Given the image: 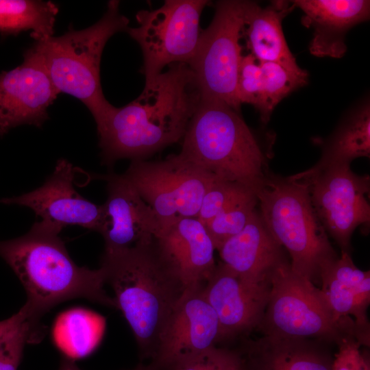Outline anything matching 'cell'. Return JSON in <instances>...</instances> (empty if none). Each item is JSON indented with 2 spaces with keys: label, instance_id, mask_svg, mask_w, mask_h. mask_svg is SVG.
Returning a JSON list of instances; mask_svg holds the SVG:
<instances>
[{
  "label": "cell",
  "instance_id": "6da1fadb",
  "mask_svg": "<svg viewBox=\"0 0 370 370\" xmlns=\"http://www.w3.org/2000/svg\"><path fill=\"white\" fill-rule=\"evenodd\" d=\"M201 99L188 64L176 63L146 83L140 95L112 106L96 123L102 162L145 160L181 140Z\"/></svg>",
  "mask_w": 370,
  "mask_h": 370
},
{
  "label": "cell",
  "instance_id": "7a4b0ae2",
  "mask_svg": "<svg viewBox=\"0 0 370 370\" xmlns=\"http://www.w3.org/2000/svg\"><path fill=\"white\" fill-rule=\"evenodd\" d=\"M62 229L42 221L34 223L18 238L0 241V257L23 286L29 321L37 328L42 315L68 299L82 297L105 306L116 308L114 297L104 290L103 267H79L59 237Z\"/></svg>",
  "mask_w": 370,
  "mask_h": 370
},
{
  "label": "cell",
  "instance_id": "3957f363",
  "mask_svg": "<svg viewBox=\"0 0 370 370\" xmlns=\"http://www.w3.org/2000/svg\"><path fill=\"white\" fill-rule=\"evenodd\" d=\"M106 282L144 356L153 358L160 335L184 289L150 243L103 255Z\"/></svg>",
  "mask_w": 370,
  "mask_h": 370
},
{
  "label": "cell",
  "instance_id": "277c9868",
  "mask_svg": "<svg viewBox=\"0 0 370 370\" xmlns=\"http://www.w3.org/2000/svg\"><path fill=\"white\" fill-rule=\"evenodd\" d=\"M182 140L179 154L216 178L255 192L269 173L260 145L240 112L219 101L200 99Z\"/></svg>",
  "mask_w": 370,
  "mask_h": 370
},
{
  "label": "cell",
  "instance_id": "5b68a950",
  "mask_svg": "<svg viewBox=\"0 0 370 370\" xmlns=\"http://www.w3.org/2000/svg\"><path fill=\"white\" fill-rule=\"evenodd\" d=\"M259 213L275 240L291 257L297 275L320 282V273L338 256L311 203L307 185L293 175L268 173L255 191Z\"/></svg>",
  "mask_w": 370,
  "mask_h": 370
},
{
  "label": "cell",
  "instance_id": "8992f818",
  "mask_svg": "<svg viewBox=\"0 0 370 370\" xmlns=\"http://www.w3.org/2000/svg\"><path fill=\"white\" fill-rule=\"evenodd\" d=\"M119 1H109L103 16L92 25L69 30L59 36L35 40L51 79L60 93L79 100L97 122L112 107L101 84L100 65L104 47L118 32L126 31L129 19L119 10Z\"/></svg>",
  "mask_w": 370,
  "mask_h": 370
},
{
  "label": "cell",
  "instance_id": "52a82bcc",
  "mask_svg": "<svg viewBox=\"0 0 370 370\" xmlns=\"http://www.w3.org/2000/svg\"><path fill=\"white\" fill-rule=\"evenodd\" d=\"M258 328L263 335L318 338L338 345L356 338L354 330L336 321L319 288L297 275L288 260L271 277L268 303Z\"/></svg>",
  "mask_w": 370,
  "mask_h": 370
},
{
  "label": "cell",
  "instance_id": "ba28073f",
  "mask_svg": "<svg viewBox=\"0 0 370 370\" xmlns=\"http://www.w3.org/2000/svg\"><path fill=\"white\" fill-rule=\"evenodd\" d=\"M247 5V1H218L213 18L201 29L195 51L187 64L201 99L219 101L238 112L241 104L236 86Z\"/></svg>",
  "mask_w": 370,
  "mask_h": 370
},
{
  "label": "cell",
  "instance_id": "9c48e42d",
  "mask_svg": "<svg viewBox=\"0 0 370 370\" xmlns=\"http://www.w3.org/2000/svg\"><path fill=\"white\" fill-rule=\"evenodd\" d=\"M209 3L207 0H166L158 8L136 13L138 26L128 27L126 32L141 49L145 84L167 66L190 62L201 32L200 17Z\"/></svg>",
  "mask_w": 370,
  "mask_h": 370
},
{
  "label": "cell",
  "instance_id": "30bf717a",
  "mask_svg": "<svg viewBox=\"0 0 370 370\" xmlns=\"http://www.w3.org/2000/svg\"><path fill=\"white\" fill-rule=\"evenodd\" d=\"M123 174L153 210L161 229L180 219L197 218L217 179L179 153L162 160H132Z\"/></svg>",
  "mask_w": 370,
  "mask_h": 370
},
{
  "label": "cell",
  "instance_id": "8fae6325",
  "mask_svg": "<svg viewBox=\"0 0 370 370\" xmlns=\"http://www.w3.org/2000/svg\"><path fill=\"white\" fill-rule=\"evenodd\" d=\"M293 176L307 185L313 208L327 234L341 251L350 254L354 231L370 221L366 196L369 193V176L356 174L350 164L317 171L308 169Z\"/></svg>",
  "mask_w": 370,
  "mask_h": 370
},
{
  "label": "cell",
  "instance_id": "7c38bea8",
  "mask_svg": "<svg viewBox=\"0 0 370 370\" xmlns=\"http://www.w3.org/2000/svg\"><path fill=\"white\" fill-rule=\"evenodd\" d=\"M59 94L34 42L21 64L0 73V136L22 125L40 128Z\"/></svg>",
  "mask_w": 370,
  "mask_h": 370
},
{
  "label": "cell",
  "instance_id": "4fadbf2b",
  "mask_svg": "<svg viewBox=\"0 0 370 370\" xmlns=\"http://www.w3.org/2000/svg\"><path fill=\"white\" fill-rule=\"evenodd\" d=\"M202 286L184 291L167 320L153 356V363L158 369L168 368L223 341L218 317Z\"/></svg>",
  "mask_w": 370,
  "mask_h": 370
},
{
  "label": "cell",
  "instance_id": "5bb4252c",
  "mask_svg": "<svg viewBox=\"0 0 370 370\" xmlns=\"http://www.w3.org/2000/svg\"><path fill=\"white\" fill-rule=\"evenodd\" d=\"M103 179L107 182V199L102 205L99 231L104 240L103 255L151 243L161 226L151 207L124 174L111 173Z\"/></svg>",
  "mask_w": 370,
  "mask_h": 370
},
{
  "label": "cell",
  "instance_id": "9a60e30c",
  "mask_svg": "<svg viewBox=\"0 0 370 370\" xmlns=\"http://www.w3.org/2000/svg\"><path fill=\"white\" fill-rule=\"evenodd\" d=\"M75 171L71 162L58 160L53 173L39 188L29 193L5 197L1 202L32 209L41 218L62 230L79 225L99 232L102 205L98 206L79 194L73 187Z\"/></svg>",
  "mask_w": 370,
  "mask_h": 370
},
{
  "label": "cell",
  "instance_id": "2e32d148",
  "mask_svg": "<svg viewBox=\"0 0 370 370\" xmlns=\"http://www.w3.org/2000/svg\"><path fill=\"white\" fill-rule=\"evenodd\" d=\"M153 245L184 291L202 286L216 268L215 247L197 218L180 219L161 229Z\"/></svg>",
  "mask_w": 370,
  "mask_h": 370
},
{
  "label": "cell",
  "instance_id": "e0dca14e",
  "mask_svg": "<svg viewBox=\"0 0 370 370\" xmlns=\"http://www.w3.org/2000/svg\"><path fill=\"white\" fill-rule=\"evenodd\" d=\"M270 288L242 280L222 262L216 266L202 291L218 317L223 341L258 328Z\"/></svg>",
  "mask_w": 370,
  "mask_h": 370
},
{
  "label": "cell",
  "instance_id": "ac0fdd59",
  "mask_svg": "<svg viewBox=\"0 0 370 370\" xmlns=\"http://www.w3.org/2000/svg\"><path fill=\"white\" fill-rule=\"evenodd\" d=\"M322 296L334 320L351 328L360 345L369 346L367 310L370 301V273L358 269L350 254L325 266L320 273Z\"/></svg>",
  "mask_w": 370,
  "mask_h": 370
},
{
  "label": "cell",
  "instance_id": "d6986e66",
  "mask_svg": "<svg viewBox=\"0 0 370 370\" xmlns=\"http://www.w3.org/2000/svg\"><path fill=\"white\" fill-rule=\"evenodd\" d=\"M218 251L222 263L242 280L255 284H271L274 271L288 261L283 247L270 234L257 209L243 230Z\"/></svg>",
  "mask_w": 370,
  "mask_h": 370
},
{
  "label": "cell",
  "instance_id": "ffe728a7",
  "mask_svg": "<svg viewBox=\"0 0 370 370\" xmlns=\"http://www.w3.org/2000/svg\"><path fill=\"white\" fill-rule=\"evenodd\" d=\"M291 2L303 11V24L314 29L309 49L311 54L317 57H343L346 52L347 32L369 17L370 2L367 0H295Z\"/></svg>",
  "mask_w": 370,
  "mask_h": 370
},
{
  "label": "cell",
  "instance_id": "44dd1931",
  "mask_svg": "<svg viewBox=\"0 0 370 370\" xmlns=\"http://www.w3.org/2000/svg\"><path fill=\"white\" fill-rule=\"evenodd\" d=\"M293 8L292 2L291 5L284 1H273L265 8L247 1L243 37L249 53L259 62H275L289 71L301 75L308 72L297 65L282 27L283 18Z\"/></svg>",
  "mask_w": 370,
  "mask_h": 370
},
{
  "label": "cell",
  "instance_id": "7402d4cb",
  "mask_svg": "<svg viewBox=\"0 0 370 370\" xmlns=\"http://www.w3.org/2000/svg\"><path fill=\"white\" fill-rule=\"evenodd\" d=\"M241 357L246 370H332L330 355L306 338L263 335Z\"/></svg>",
  "mask_w": 370,
  "mask_h": 370
},
{
  "label": "cell",
  "instance_id": "603a6c76",
  "mask_svg": "<svg viewBox=\"0 0 370 370\" xmlns=\"http://www.w3.org/2000/svg\"><path fill=\"white\" fill-rule=\"evenodd\" d=\"M370 156V109L366 104L347 116L323 146L319 162L310 171H317L350 164L360 157Z\"/></svg>",
  "mask_w": 370,
  "mask_h": 370
},
{
  "label": "cell",
  "instance_id": "cb8c5ba5",
  "mask_svg": "<svg viewBox=\"0 0 370 370\" xmlns=\"http://www.w3.org/2000/svg\"><path fill=\"white\" fill-rule=\"evenodd\" d=\"M58 6L51 1L0 0V33L18 35L31 30L34 40L53 36Z\"/></svg>",
  "mask_w": 370,
  "mask_h": 370
},
{
  "label": "cell",
  "instance_id": "d4e9b609",
  "mask_svg": "<svg viewBox=\"0 0 370 370\" xmlns=\"http://www.w3.org/2000/svg\"><path fill=\"white\" fill-rule=\"evenodd\" d=\"M262 71V87L258 110L262 123H267L275 107L285 97L308 84V73L297 74L275 62H260Z\"/></svg>",
  "mask_w": 370,
  "mask_h": 370
},
{
  "label": "cell",
  "instance_id": "484cf974",
  "mask_svg": "<svg viewBox=\"0 0 370 370\" xmlns=\"http://www.w3.org/2000/svg\"><path fill=\"white\" fill-rule=\"evenodd\" d=\"M258 203L256 193H252L215 216L204 225L216 250L243 230L256 210Z\"/></svg>",
  "mask_w": 370,
  "mask_h": 370
},
{
  "label": "cell",
  "instance_id": "4316f807",
  "mask_svg": "<svg viewBox=\"0 0 370 370\" xmlns=\"http://www.w3.org/2000/svg\"><path fill=\"white\" fill-rule=\"evenodd\" d=\"M252 193L254 190L245 184L217 178L203 197L197 219L205 225L215 216Z\"/></svg>",
  "mask_w": 370,
  "mask_h": 370
},
{
  "label": "cell",
  "instance_id": "83f0119b",
  "mask_svg": "<svg viewBox=\"0 0 370 370\" xmlns=\"http://www.w3.org/2000/svg\"><path fill=\"white\" fill-rule=\"evenodd\" d=\"M168 368L170 370H243L244 364L239 353L215 346L182 358Z\"/></svg>",
  "mask_w": 370,
  "mask_h": 370
},
{
  "label": "cell",
  "instance_id": "f1b7e54d",
  "mask_svg": "<svg viewBox=\"0 0 370 370\" xmlns=\"http://www.w3.org/2000/svg\"><path fill=\"white\" fill-rule=\"evenodd\" d=\"M36 330L27 320L0 338V370H17L25 344L36 340Z\"/></svg>",
  "mask_w": 370,
  "mask_h": 370
},
{
  "label": "cell",
  "instance_id": "f546056e",
  "mask_svg": "<svg viewBox=\"0 0 370 370\" xmlns=\"http://www.w3.org/2000/svg\"><path fill=\"white\" fill-rule=\"evenodd\" d=\"M262 87L260 62L250 53L243 56L237 78L236 92L240 103L256 107Z\"/></svg>",
  "mask_w": 370,
  "mask_h": 370
},
{
  "label": "cell",
  "instance_id": "4dcf8cb0",
  "mask_svg": "<svg viewBox=\"0 0 370 370\" xmlns=\"http://www.w3.org/2000/svg\"><path fill=\"white\" fill-rule=\"evenodd\" d=\"M338 345V352L333 359L332 370H353L354 358L360 344L350 336L344 338Z\"/></svg>",
  "mask_w": 370,
  "mask_h": 370
},
{
  "label": "cell",
  "instance_id": "1f68e13d",
  "mask_svg": "<svg viewBox=\"0 0 370 370\" xmlns=\"http://www.w3.org/2000/svg\"><path fill=\"white\" fill-rule=\"evenodd\" d=\"M28 320V312L24 305L18 312L8 319L0 321V338L12 329Z\"/></svg>",
  "mask_w": 370,
  "mask_h": 370
},
{
  "label": "cell",
  "instance_id": "d6a6232c",
  "mask_svg": "<svg viewBox=\"0 0 370 370\" xmlns=\"http://www.w3.org/2000/svg\"><path fill=\"white\" fill-rule=\"evenodd\" d=\"M59 370H80L75 363L68 358H64L60 364Z\"/></svg>",
  "mask_w": 370,
  "mask_h": 370
},
{
  "label": "cell",
  "instance_id": "836d02e7",
  "mask_svg": "<svg viewBox=\"0 0 370 370\" xmlns=\"http://www.w3.org/2000/svg\"><path fill=\"white\" fill-rule=\"evenodd\" d=\"M132 370H158L156 367L153 364L144 365L139 364Z\"/></svg>",
  "mask_w": 370,
  "mask_h": 370
},
{
  "label": "cell",
  "instance_id": "e575fe53",
  "mask_svg": "<svg viewBox=\"0 0 370 370\" xmlns=\"http://www.w3.org/2000/svg\"><path fill=\"white\" fill-rule=\"evenodd\" d=\"M243 370H246L245 368V367H244V369H243Z\"/></svg>",
  "mask_w": 370,
  "mask_h": 370
}]
</instances>
